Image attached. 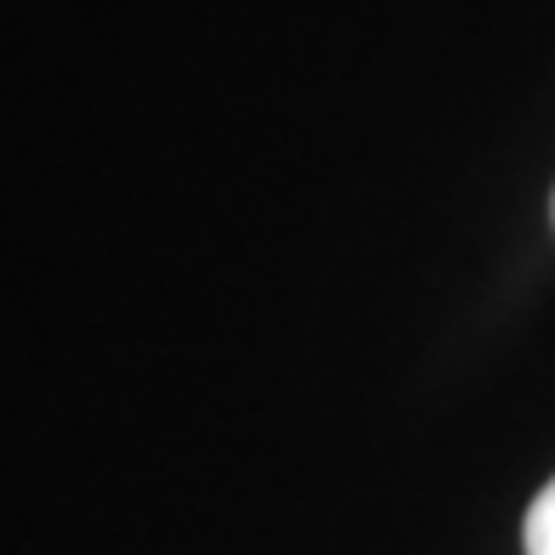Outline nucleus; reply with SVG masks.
Masks as SVG:
<instances>
[{
    "mask_svg": "<svg viewBox=\"0 0 555 555\" xmlns=\"http://www.w3.org/2000/svg\"><path fill=\"white\" fill-rule=\"evenodd\" d=\"M527 555H555V482L527 511Z\"/></svg>",
    "mask_w": 555,
    "mask_h": 555,
    "instance_id": "1",
    "label": "nucleus"
}]
</instances>
